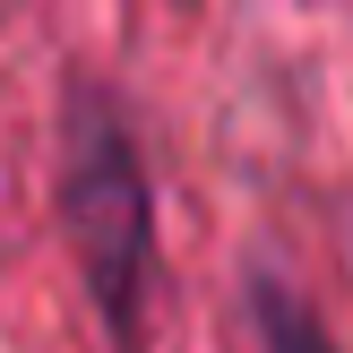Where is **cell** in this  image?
<instances>
[{
  "label": "cell",
  "mask_w": 353,
  "mask_h": 353,
  "mask_svg": "<svg viewBox=\"0 0 353 353\" xmlns=\"http://www.w3.org/2000/svg\"><path fill=\"white\" fill-rule=\"evenodd\" d=\"M69 224H78V250H86L95 310L112 319L121 345H138V293H147V190H138V164H130V147H121V130H103V121H86V138H78Z\"/></svg>",
  "instance_id": "1"
},
{
  "label": "cell",
  "mask_w": 353,
  "mask_h": 353,
  "mask_svg": "<svg viewBox=\"0 0 353 353\" xmlns=\"http://www.w3.org/2000/svg\"><path fill=\"white\" fill-rule=\"evenodd\" d=\"M250 302H259V319H268V345H276V353H327V336L310 327V310L293 302L285 285H259Z\"/></svg>",
  "instance_id": "2"
}]
</instances>
